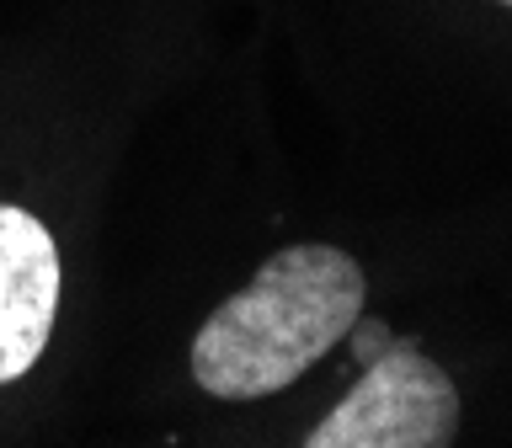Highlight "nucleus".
<instances>
[{"label":"nucleus","mask_w":512,"mask_h":448,"mask_svg":"<svg viewBox=\"0 0 512 448\" xmlns=\"http://www.w3.org/2000/svg\"><path fill=\"white\" fill-rule=\"evenodd\" d=\"M368 278L342 246L299 240L267 256L192 336V379L214 400H262L304 379L363 315Z\"/></svg>","instance_id":"1"},{"label":"nucleus","mask_w":512,"mask_h":448,"mask_svg":"<svg viewBox=\"0 0 512 448\" xmlns=\"http://www.w3.org/2000/svg\"><path fill=\"white\" fill-rule=\"evenodd\" d=\"M459 416L448 368L432 363L411 336H395V347L363 368L304 448H454Z\"/></svg>","instance_id":"2"},{"label":"nucleus","mask_w":512,"mask_h":448,"mask_svg":"<svg viewBox=\"0 0 512 448\" xmlns=\"http://www.w3.org/2000/svg\"><path fill=\"white\" fill-rule=\"evenodd\" d=\"M59 315V246L38 214L0 203V384L43 358Z\"/></svg>","instance_id":"3"},{"label":"nucleus","mask_w":512,"mask_h":448,"mask_svg":"<svg viewBox=\"0 0 512 448\" xmlns=\"http://www.w3.org/2000/svg\"><path fill=\"white\" fill-rule=\"evenodd\" d=\"M342 342L352 347V358H358V368H368V363H374L379 358V352H390L395 347V331L390 326H384V320H352V331L342 336Z\"/></svg>","instance_id":"4"},{"label":"nucleus","mask_w":512,"mask_h":448,"mask_svg":"<svg viewBox=\"0 0 512 448\" xmlns=\"http://www.w3.org/2000/svg\"><path fill=\"white\" fill-rule=\"evenodd\" d=\"M502 6H512V0H502Z\"/></svg>","instance_id":"5"}]
</instances>
